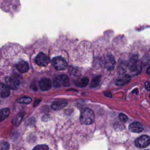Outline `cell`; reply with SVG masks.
Returning a JSON list of instances; mask_svg holds the SVG:
<instances>
[{"label":"cell","instance_id":"cell-1","mask_svg":"<svg viewBox=\"0 0 150 150\" xmlns=\"http://www.w3.org/2000/svg\"><path fill=\"white\" fill-rule=\"evenodd\" d=\"M94 120V114L93 111L90 108H84L81 111L80 121L81 124L85 125L91 124Z\"/></svg>","mask_w":150,"mask_h":150},{"label":"cell","instance_id":"cell-2","mask_svg":"<svg viewBox=\"0 0 150 150\" xmlns=\"http://www.w3.org/2000/svg\"><path fill=\"white\" fill-rule=\"evenodd\" d=\"M52 64L54 67L57 70H64L67 66V63L65 59L61 56H57L52 59Z\"/></svg>","mask_w":150,"mask_h":150},{"label":"cell","instance_id":"cell-3","mask_svg":"<svg viewBox=\"0 0 150 150\" xmlns=\"http://www.w3.org/2000/svg\"><path fill=\"white\" fill-rule=\"evenodd\" d=\"M150 144V137L144 135L137 138L135 141V145L139 148H144Z\"/></svg>","mask_w":150,"mask_h":150},{"label":"cell","instance_id":"cell-4","mask_svg":"<svg viewBox=\"0 0 150 150\" xmlns=\"http://www.w3.org/2000/svg\"><path fill=\"white\" fill-rule=\"evenodd\" d=\"M53 84L54 87H60L62 86H67L69 85V79L67 76L66 75H59L54 79Z\"/></svg>","mask_w":150,"mask_h":150},{"label":"cell","instance_id":"cell-5","mask_svg":"<svg viewBox=\"0 0 150 150\" xmlns=\"http://www.w3.org/2000/svg\"><path fill=\"white\" fill-rule=\"evenodd\" d=\"M49 62V57L42 52L39 53L35 58V63L40 66H46Z\"/></svg>","mask_w":150,"mask_h":150},{"label":"cell","instance_id":"cell-6","mask_svg":"<svg viewBox=\"0 0 150 150\" xmlns=\"http://www.w3.org/2000/svg\"><path fill=\"white\" fill-rule=\"evenodd\" d=\"M6 86L12 89H17L19 86V80L13 76H8L5 79Z\"/></svg>","mask_w":150,"mask_h":150},{"label":"cell","instance_id":"cell-7","mask_svg":"<svg viewBox=\"0 0 150 150\" xmlns=\"http://www.w3.org/2000/svg\"><path fill=\"white\" fill-rule=\"evenodd\" d=\"M131 80V77L129 75H124L118 77L115 80V84L118 86H122L128 84Z\"/></svg>","mask_w":150,"mask_h":150},{"label":"cell","instance_id":"cell-8","mask_svg":"<svg viewBox=\"0 0 150 150\" xmlns=\"http://www.w3.org/2000/svg\"><path fill=\"white\" fill-rule=\"evenodd\" d=\"M39 85L42 91H47L51 88V81L49 79L45 78L39 81Z\"/></svg>","mask_w":150,"mask_h":150},{"label":"cell","instance_id":"cell-9","mask_svg":"<svg viewBox=\"0 0 150 150\" xmlns=\"http://www.w3.org/2000/svg\"><path fill=\"white\" fill-rule=\"evenodd\" d=\"M128 129L130 131L132 132L138 133L143 131L144 127L141 123L138 122H134L129 125Z\"/></svg>","mask_w":150,"mask_h":150},{"label":"cell","instance_id":"cell-10","mask_svg":"<svg viewBox=\"0 0 150 150\" xmlns=\"http://www.w3.org/2000/svg\"><path fill=\"white\" fill-rule=\"evenodd\" d=\"M17 70L21 73H26L29 70L28 63L25 61H21L16 65Z\"/></svg>","mask_w":150,"mask_h":150},{"label":"cell","instance_id":"cell-11","mask_svg":"<svg viewBox=\"0 0 150 150\" xmlns=\"http://www.w3.org/2000/svg\"><path fill=\"white\" fill-rule=\"evenodd\" d=\"M67 104V103L66 101L62 100V101H56L53 102L52 105L51 107L53 110H60L64 107H65Z\"/></svg>","mask_w":150,"mask_h":150},{"label":"cell","instance_id":"cell-12","mask_svg":"<svg viewBox=\"0 0 150 150\" xmlns=\"http://www.w3.org/2000/svg\"><path fill=\"white\" fill-rule=\"evenodd\" d=\"M115 62L112 56H108L105 59V66L108 70H111L114 69Z\"/></svg>","mask_w":150,"mask_h":150},{"label":"cell","instance_id":"cell-13","mask_svg":"<svg viewBox=\"0 0 150 150\" xmlns=\"http://www.w3.org/2000/svg\"><path fill=\"white\" fill-rule=\"evenodd\" d=\"M10 91L8 86L5 85L2 83L1 84V96L2 98L7 97L9 96Z\"/></svg>","mask_w":150,"mask_h":150},{"label":"cell","instance_id":"cell-14","mask_svg":"<svg viewBox=\"0 0 150 150\" xmlns=\"http://www.w3.org/2000/svg\"><path fill=\"white\" fill-rule=\"evenodd\" d=\"M88 79L87 77H83L78 80L76 82V84L79 87H84L88 84Z\"/></svg>","mask_w":150,"mask_h":150},{"label":"cell","instance_id":"cell-15","mask_svg":"<svg viewBox=\"0 0 150 150\" xmlns=\"http://www.w3.org/2000/svg\"><path fill=\"white\" fill-rule=\"evenodd\" d=\"M23 117V114H18L17 116H16L13 119V120H12L13 124L15 125H18L21 123V121L22 120Z\"/></svg>","mask_w":150,"mask_h":150},{"label":"cell","instance_id":"cell-16","mask_svg":"<svg viewBox=\"0 0 150 150\" xmlns=\"http://www.w3.org/2000/svg\"><path fill=\"white\" fill-rule=\"evenodd\" d=\"M9 112H10V110L8 108H3L1 110V120L2 121L4 120L5 118H6L8 116Z\"/></svg>","mask_w":150,"mask_h":150},{"label":"cell","instance_id":"cell-17","mask_svg":"<svg viewBox=\"0 0 150 150\" xmlns=\"http://www.w3.org/2000/svg\"><path fill=\"white\" fill-rule=\"evenodd\" d=\"M100 79H101V76H96V77H94V78L93 79V80H92L91 86L92 87H97V86L99 84V83H100Z\"/></svg>","mask_w":150,"mask_h":150},{"label":"cell","instance_id":"cell-18","mask_svg":"<svg viewBox=\"0 0 150 150\" xmlns=\"http://www.w3.org/2000/svg\"><path fill=\"white\" fill-rule=\"evenodd\" d=\"M18 103H24V104H29L32 102V98L28 97H23L21 98L18 100Z\"/></svg>","mask_w":150,"mask_h":150},{"label":"cell","instance_id":"cell-19","mask_svg":"<svg viewBox=\"0 0 150 150\" xmlns=\"http://www.w3.org/2000/svg\"><path fill=\"white\" fill-rule=\"evenodd\" d=\"M48 146L46 145H39L36 146L33 150H48Z\"/></svg>","mask_w":150,"mask_h":150},{"label":"cell","instance_id":"cell-20","mask_svg":"<svg viewBox=\"0 0 150 150\" xmlns=\"http://www.w3.org/2000/svg\"><path fill=\"white\" fill-rule=\"evenodd\" d=\"M119 118L121 120V121H122L123 122H126L127 121V120H128V117L124 114H122V113L120 114Z\"/></svg>","mask_w":150,"mask_h":150},{"label":"cell","instance_id":"cell-21","mask_svg":"<svg viewBox=\"0 0 150 150\" xmlns=\"http://www.w3.org/2000/svg\"><path fill=\"white\" fill-rule=\"evenodd\" d=\"M145 88H146V89L147 90H150V85H149V82H148V81L145 82Z\"/></svg>","mask_w":150,"mask_h":150},{"label":"cell","instance_id":"cell-22","mask_svg":"<svg viewBox=\"0 0 150 150\" xmlns=\"http://www.w3.org/2000/svg\"><path fill=\"white\" fill-rule=\"evenodd\" d=\"M146 73L148 74H150V66L149 67H148V68L146 69Z\"/></svg>","mask_w":150,"mask_h":150},{"label":"cell","instance_id":"cell-23","mask_svg":"<svg viewBox=\"0 0 150 150\" xmlns=\"http://www.w3.org/2000/svg\"><path fill=\"white\" fill-rule=\"evenodd\" d=\"M149 97H150V94H149Z\"/></svg>","mask_w":150,"mask_h":150}]
</instances>
